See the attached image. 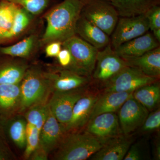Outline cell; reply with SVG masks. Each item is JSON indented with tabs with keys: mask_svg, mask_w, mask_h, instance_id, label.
<instances>
[{
	"mask_svg": "<svg viewBox=\"0 0 160 160\" xmlns=\"http://www.w3.org/2000/svg\"><path fill=\"white\" fill-rule=\"evenodd\" d=\"M88 1L63 0L46 12V26L40 38V46L52 42L62 43L75 35L77 23Z\"/></svg>",
	"mask_w": 160,
	"mask_h": 160,
	"instance_id": "6da1fadb",
	"label": "cell"
},
{
	"mask_svg": "<svg viewBox=\"0 0 160 160\" xmlns=\"http://www.w3.org/2000/svg\"><path fill=\"white\" fill-rule=\"evenodd\" d=\"M21 102L18 114L33 106L49 102L52 91L45 70L38 65H30L20 84Z\"/></svg>",
	"mask_w": 160,
	"mask_h": 160,
	"instance_id": "7a4b0ae2",
	"label": "cell"
},
{
	"mask_svg": "<svg viewBox=\"0 0 160 160\" xmlns=\"http://www.w3.org/2000/svg\"><path fill=\"white\" fill-rule=\"evenodd\" d=\"M103 144L85 131L67 133L55 151L53 158L57 160H85L99 150Z\"/></svg>",
	"mask_w": 160,
	"mask_h": 160,
	"instance_id": "3957f363",
	"label": "cell"
},
{
	"mask_svg": "<svg viewBox=\"0 0 160 160\" xmlns=\"http://www.w3.org/2000/svg\"><path fill=\"white\" fill-rule=\"evenodd\" d=\"M72 56L71 71L90 77L95 66L98 49L78 36L72 37L62 43Z\"/></svg>",
	"mask_w": 160,
	"mask_h": 160,
	"instance_id": "277c9868",
	"label": "cell"
},
{
	"mask_svg": "<svg viewBox=\"0 0 160 160\" xmlns=\"http://www.w3.org/2000/svg\"><path fill=\"white\" fill-rule=\"evenodd\" d=\"M81 15L109 36H111L119 16L114 6L107 0H88Z\"/></svg>",
	"mask_w": 160,
	"mask_h": 160,
	"instance_id": "5b68a950",
	"label": "cell"
},
{
	"mask_svg": "<svg viewBox=\"0 0 160 160\" xmlns=\"http://www.w3.org/2000/svg\"><path fill=\"white\" fill-rule=\"evenodd\" d=\"M127 66L126 61L116 53L109 43L102 50H98L92 75L94 80L105 85Z\"/></svg>",
	"mask_w": 160,
	"mask_h": 160,
	"instance_id": "8992f818",
	"label": "cell"
},
{
	"mask_svg": "<svg viewBox=\"0 0 160 160\" xmlns=\"http://www.w3.org/2000/svg\"><path fill=\"white\" fill-rule=\"evenodd\" d=\"M149 29L146 15L130 17H120L112 33L110 44L115 49L123 43L143 35Z\"/></svg>",
	"mask_w": 160,
	"mask_h": 160,
	"instance_id": "52a82bcc",
	"label": "cell"
},
{
	"mask_svg": "<svg viewBox=\"0 0 160 160\" xmlns=\"http://www.w3.org/2000/svg\"><path fill=\"white\" fill-rule=\"evenodd\" d=\"M158 80L146 75L134 67L127 66L104 85L105 92H133L136 89Z\"/></svg>",
	"mask_w": 160,
	"mask_h": 160,
	"instance_id": "ba28073f",
	"label": "cell"
},
{
	"mask_svg": "<svg viewBox=\"0 0 160 160\" xmlns=\"http://www.w3.org/2000/svg\"><path fill=\"white\" fill-rule=\"evenodd\" d=\"M45 70L52 92L66 91L85 87L90 77L85 76L59 66H49Z\"/></svg>",
	"mask_w": 160,
	"mask_h": 160,
	"instance_id": "9c48e42d",
	"label": "cell"
},
{
	"mask_svg": "<svg viewBox=\"0 0 160 160\" xmlns=\"http://www.w3.org/2000/svg\"><path fill=\"white\" fill-rule=\"evenodd\" d=\"M87 92L85 87L66 91H55L52 93L48 104L52 114L66 127L71 118L75 104Z\"/></svg>",
	"mask_w": 160,
	"mask_h": 160,
	"instance_id": "30bf717a",
	"label": "cell"
},
{
	"mask_svg": "<svg viewBox=\"0 0 160 160\" xmlns=\"http://www.w3.org/2000/svg\"><path fill=\"white\" fill-rule=\"evenodd\" d=\"M118 112L122 132L129 135L142 126L149 114V111L132 97L126 100Z\"/></svg>",
	"mask_w": 160,
	"mask_h": 160,
	"instance_id": "8fae6325",
	"label": "cell"
},
{
	"mask_svg": "<svg viewBox=\"0 0 160 160\" xmlns=\"http://www.w3.org/2000/svg\"><path fill=\"white\" fill-rule=\"evenodd\" d=\"M86 131L102 144L123 134L115 112L102 113L89 120Z\"/></svg>",
	"mask_w": 160,
	"mask_h": 160,
	"instance_id": "7c38bea8",
	"label": "cell"
},
{
	"mask_svg": "<svg viewBox=\"0 0 160 160\" xmlns=\"http://www.w3.org/2000/svg\"><path fill=\"white\" fill-rule=\"evenodd\" d=\"M66 133L64 126L49 108V114L40 131L39 145L49 155L57 149Z\"/></svg>",
	"mask_w": 160,
	"mask_h": 160,
	"instance_id": "4fadbf2b",
	"label": "cell"
},
{
	"mask_svg": "<svg viewBox=\"0 0 160 160\" xmlns=\"http://www.w3.org/2000/svg\"><path fill=\"white\" fill-rule=\"evenodd\" d=\"M98 95L86 92L75 104L71 118L65 127L66 133L79 131L89 122Z\"/></svg>",
	"mask_w": 160,
	"mask_h": 160,
	"instance_id": "5bb4252c",
	"label": "cell"
},
{
	"mask_svg": "<svg viewBox=\"0 0 160 160\" xmlns=\"http://www.w3.org/2000/svg\"><path fill=\"white\" fill-rule=\"evenodd\" d=\"M159 46V42L152 33L147 32L123 43L114 50L123 59L126 60L138 57Z\"/></svg>",
	"mask_w": 160,
	"mask_h": 160,
	"instance_id": "9a60e30c",
	"label": "cell"
},
{
	"mask_svg": "<svg viewBox=\"0 0 160 160\" xmlns=\"http://www.w3.org/2000/svg\"><path fill=\"white\" fill-rule=\"evenodd\" d=\"M132 142L129 135H120L103 144L102 148L89 158L93 160H123Z\"/></svg>",
	"mask_w": 160,
	"mask_h": 160,
	"instance_id": "2e32d148",
	"label": "cell"
},
{
	"mask_svg": "<svg viewBox=\"0 0 160 160\" xmlns=\"http://www.w3.org/2000/svg\"><path fill=\"white\" fill-rule=\"evenodd\" d=\"M41 37L38 32L32 31L23 39L13 45L0 47V53L29 61L35 54L38 47H40Z\"/></svg>",
	"mask_w": 160,
	"mask_h": 160,
	"instance_id": "e0dca14e",
	"label": "cell"
},
{
	"mask_svg": "<svg viewBox=\"0 0 160 160\" xmlns=\"http://www.w3.org/2000/svg\"><path fill=\"white\" fill-rule=\"evenodd\" d=\"M76 35L98 50L110 42L109 36L82 15L77 23Z\"/></svg>",
	"mask_w": 160,
	"mask_h": 160,
	"instance_id": "ac0fdd59",
	"label": "cell"
},
{
	"mask_svg": "<svg viewBox=\"0 0 160 160\" xmlns=\"http://www.w3.org/2000/svg\"><path fill=\"white\" fill-rule=\"evenodd\" d=\"M29 66L28 60L8 56L0 64V84H20Z\"/></svg>",
	"mask_w": 160,
	"mask_h": 160,
	"instance_id": "d6986e66",
	"label": "cell"
},
{
	"mask_svg": "<svg viewBox=\"0 0 160 160\" xmlns=\"http://www.w3.org/2000/svg\"><path fill=\"white\" fill-rule=\"evenodd\" d=\"M132 93L116 92H104V94L99 96L95 103L89 120L102 113L118 111L123 103L131 96Z\"/></svg>",
	"mask_w": 160,
	"mask_h": 160,
	"instance_id": "ffe728a7",
	"label": "cell"
},
{
	"mask_svg": "<svg viewBox=\"0 0 160 160\" xmlns=\"http://www.w3.org/2000/svg\"><path fill=\"white\" fill-rule=\"evenodd\" d=\"M125 60L128 66L139 69L148 76L159 78L160 46L138 57Z\"/></svg>",
	"mask_w": 160,
	"mask_h": 160,
	"instance_id": "44dd1931",
	"label": "cell"
},
{
	"mask_svg": "<svg viewBox=\"0 0 160 160\" xmlns=\"http://www.w3.org/2000/svg\"><path fill=\"white\" fill-rule=\"evenodd\" d=\"M20 84H0V111L12 118L19 111Z\"/></svg>",
	"mask_w": 160,
	"mask_h": 160,
	"instance_id": "7402d4cb",
	"label": "cell"
},
{
	"mask_svg": "<svg viewBox=\"0 0 160 160\" xmlns=\"http://www.w3.org/2000/svg\"><path fill=\"white\" fill-rule=\"evenodd\" d=\"M118 12L120 17H130L145 14L160 0H107Z\"/></svg>",
	"mask_w": 160,
	"mask_h": 160,
	"instance_id": "603a6c76",
	"label": "cell"
},
{
	"mask_svg": "<svg viewBox=\"0 0 160 160\" xmlns=\"http://www.w3.org/2000/svg\"><path fill=\"white\" fill-rule=\"evenodd\" d=\"M132 95L148 111H153L159 107V82L158 81L151 84L142 86L133 91Z\"/></svg>",
	"mask_w": 160,
	"mask_h": 160,
	"instance_id": "cb8c5ba5",
	"label": "cell"
},
{
	"mask_svg": "<svg viewBox=\"0 0 160 160\" xmlns=\"http://www.w3.org/2000/svg\"><path fill=\"white\" fill-rule=\"evenodd\" d=\"M36 17L18 6L14 21L9 32V42L20 39L30 32L33 28Z\"/></svg>",
	"mask_w": 160,
	"mask_h": 160,
	"instance_id": "d4e9b609",
	"label": "cell"
},
{
	"mask_svg": "<svg viewBox=\"0 0 160 160\" xmlns=\"http://www.w3.org/2000/svg\"><path fill=\"white\" fill-rule=\"evenodd\" d=\"M22 115L18 114L12 118L9 125V136L14 144L20 149H25L26 145L27 122Z\"/></svg>",
	"mask_w": 160,
	"mask_h": 160,
	"instance_id": "484cf974",
	"label": "cell"
},
{
	"mask_svg": "<svg viewBox=\"0 0 160 160\" xmlns=\"http://www.w3.org/2000/svg\"><path fill=\"white\" fill-rule=\"evenodd\" d=\"M18 5L6 0L0 2V29L9 42V32L13 24Z\"/></svg>",
	"mask_w": 160,
	"mask_h": 160,
	"instance_id": "4316f807",
	"label": "cell"
},
{
	"mask_svg": "<svg viewBox=\"0 0 160 160\" xmlns=\"http://www.w3.org/2000/svg\"><path fill=\"white\" fill-rule=\"evenodd\" d=\"M49 111L48 102L37 105L29 108L23 115L27 123L34 126L41 131L49 114Z\"/></svg>",
	"mask_w": 160,
	"mask_h": 160,
	"instance_id": "83f0119b",
	"label": "cell"
},
{
	"mask_svg": "<svg viewBox=\"0 0 160 160\" xmlns=\"http://www.w3.org/2000/svg\"><path fill=\"white\" fill-rule=\"evenodd\" d=\"M17 5L35 17L46 11L55 0H6Z\"/></svg>",
	"mask_w": 160,
	"mask_h": 160,
	"instance_id": "f1b7e54d",
	"label": "cell"
},
{
	"mask_svg": "<svg viewBox=\"0 0 160 160\" xmlns=\"http://www.w3.org/2000/svg\"><path fill=\"white\" fill-rule=\"evenodd\" d=\"M40 131L34 126L27 122L26 132V145L25 148L24 159L28 160L32 153L38 146Z\"/></svg>",
	"mask_w": 160,
	"mask_h": 160,
	"instance_id": "f546056e",
	"label": "cell"
},
{
	"mask_svg": "<svg viewBox=\"0 0 160 160\" xmlns=\"http://www.w3.org/2000/svg\"><path fill=\"white\" fill-rule=\"evenodd\" d=\"M141 127V131L143 132H152L159 129L160 128V109H157L149 113Z\"/></svg>",
	"mask_w": 160,
	"mask_h": 160,
	"instance_id": "4dcf8cb0",
	"label": "cell"
},
{
	"mask_svg": "<svg viewBox=\"0 0 160 160\" xmlns=\"http://www.w3.org/2000/svg\"><path fill=\"white\" fill-rule=\"evenodd\" d=\"M145 14L149 22V29L152 31L160 29V5L152 7Z\"/></svg>",
	"mask_w": 160,
	"mask_h": 160,
	"instance_id": "1f68e13d",
	"label": "cell"
},
{
	"mask_svg": "<svg viewBox=\"0 0 160 160\" xmlns=\"http://www.w3.org/2000/svg\"><path fill=\"white\" fill-rule=\"evenodd\" d=\"M144 150L141 143L132 144L123 160H140L146 158Z\"/></svg>",
	"mask_w": 160,
	"mask_h": 160,
	"instance_id": "d6a6232c",
	"label": "cell"
},
{
	"mask_svg": "<svg viewBox=\"0 0 160 160\" xmlns=\"http://www.w3.org/2000/svg\"><path fill=\"white\" fill-rule=\"evenodd\" d=\"M56 58L59 66L71 70L73 60L71 53L68 49L62 47Z\"/></svg>",
	"mask_w": 160,
	"mask_h": 160,
	"instance_id": "836d02e7",
	"label": "cell"
},
{
	"mask_svg": "<svg viewBox=\"0 0 160 160\" xmlns=\"http://www.w3.org/2000/svg\"><path fill=\"white\" fill-rule=\"evenodd\" d=\"M45 46V54L47 58H56L62 48V42H51Z\"/></svg>",
	"mask_w": 160,
	"mask_h": 160,
	"instance_id": "e575fe53",
	"label": "cell"
},
{
	"mask_svg": "<svg viewBox=\"0 0 160 160\" xmlns=\"http://www.w3.org/2000/svg\"><path fill=\"white\" fill-rule=\"evenodd\" d=\"M49 155L39 145L37 149L32 153L29 158L31 160H46L48 159Z\"/></svg>",
	"mask_w": 160,
	"mask_h": 160,
	"instance_id": "d590c367",
	"label": "cell"
},
{
	"mask_svg": "<svg viewBox=\"0 0 160 160\" xmlns=\"http://www.w3.org/2000/svg\"><path fill=\"white\" fill-rule=\"evenodd\" d=\"M154 158L155 160L160 159V145L159 141L155 143L154 150Z\"/></svg>",
	"mask_w": 160,
	"mask_h": 160,
	"instance_id": "8d00e7d4",
	"label": "cell"
},
{
	"mask_svg": "<svg viewBox=\"0 0 160 160\" xmlns=\"http://www.w3.org/2000/svg\"><path fill=\"white\" fill-rule=\"evenodd\" d=\"M152 33L155 38L157 40L158 42L160 43V29H154L152 30Z\"/></svg>",
	"mask_w": 160,
	"mask_h": 160,
	"instance_id": "74e56055",
	"label": "cell"
},
{
	"mask_svg": "<svg viewBox=\"0 0 160 160\" xmlns=\"http://www.w3.org/2000/svg\"><path fill=\"white\" fill-rule=\"evenodd\" d=\"M6 42V37L3 33V32L0 29V43Z\"/></svg>",
	"mask_w": 160,
	"mask_h": 160,
	"instance_id": "f35d334b",
	"label": "cell"
},
{
	"mask_svg": "<svg viewBox=\"0 0 160 160\" xmlns=\"http://www.w3.org/2000/svg\"><path fill=\"white\" fill-rule=\"evenodd\" d=\"M5 158L4 157V156L3 155L2 153L0 152V160H5Z\"/></svg>",
	"mask_w": 160,
	"mask_h": 160,
	"instance_id": "ab89813d",
	"label": "cell"
},
{
	"mask_svg": "<svg viewBox=\"0 0 160 160\" xmlns=\"http://www.w3.org/2000/svg\"><path fill=\"white\" fill-rule=\"evenodd\" d=\"M1 0H0V2H1Z\"/></svg>",
	"mask_w": 160,
	"mask_h": 160,
	"instance_id": "60d3db41",
	"label": "cell"
}]
</instances>
